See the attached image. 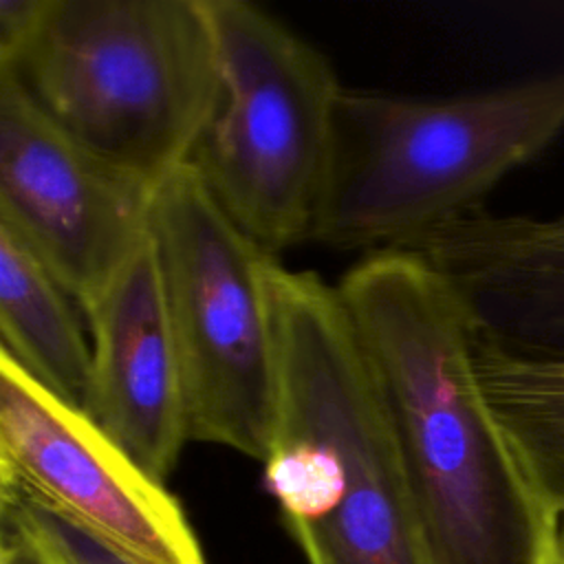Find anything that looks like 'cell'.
<instances>
[{
    "mask_svg": "<svg viewBox=\"0 0 564 564\" xmlns=\"http://www.w3.org/2000/svg\"><path fill=\"white\" fill-rule=\"evenodd\" d=\"M383 403L430 564H560V511L480 388L467 315L405 247L337 282Z\"/></svg>",
    "mask_w": 564,
    "mask_h": 564,
    "instance_id": "6da1fadb",
    "label": "cell"
},
{
    "mask_svg": "<svg viewBox=\"0 0 564 564\" xmlns=\"http://www.w3.org/2000/svg\"><path fill=\"white\" fill-rule=\"evenodd\" d=\"M278 410L264 485L306 564H430L401 456L337 284L271 271Z\"/></svg>",
    "mask_w": 564,
    "mask_h": 564,
    "instance_id": "7a4b0ae2",
    "label": "cell"
},
{
    "mask_svg": "<svg viewBox=\"0 0 564 564\" xmlns=\"http://www.w3.org/2000/svg\"><path fill=\"white\" fill-rule=\"evenodd\" d=\"M564 134V70L412 99L344 88L311 242L392 249L478 209Z\"/></svg>",
    "mask_w": 564,
    "mask_h": 564,
    "instance_id": "3957f363",
    "label": "cell"
},
{
    "mask_svg": "<svg viewBox=\"0 0 564 564\" xmlns=\"http://www.w3.org/2000/svg\"><path fill=\"white\" fill-rule=\"evenodd\" d=\"M0 75L73 141L154 189L189 165L220 93L205 0H51Z\"/></svg>",
    "mask_w": 564,
    "mask_h": 564,
    "instance_id": "277c9868",
    "label": "cell"
},
{
    "mask_svg": "<svg viewBox=\"0 0 564 564\" xmlns=\"http://www.w3.org/2000/svg\"><path fill=\"white\" fill-rule=\"evenodd\" d=\"M220 93L192 154L223 212L269 256L311 242L341 86L308 42L245 0H205Z\"/></svg>",
    "mask_w": 564,
    "mask_h": 564,
    "instance_id": "5b68a950",
    "label": "cell"
},
{
    "mask_svg": "<svg viewBox=\"0 0 564 564\" xmlns=\"http://www.w3.org/2000/svg\"><path fill=\"white\" fill-rule=\"evenodd\" d=\"M150 240L183 368L189 441L269 456L278 410L271 271L192 165L154 192Z\"/></svg>",
    "mask_w": 564,
    "mask_h": 564,
    "instance_id": "8992f818",
    "label": "cell"
},
{
    "mask_svg": "<svg viewBox=\"0 0 564 564\" xmlns=\"http://www.w3.org/2000/svg\"><path fill=\"white\" fill-rule=\"evenodd\" d=\"M154 192L64 134L0 75V223L84 315L148 240Z\"/></svg>",
    "mask_w": 564,
    "mask_h": 564,
    "instance_id": "52a82bcc",
    "label": "cell"
},
{
    "mask_svg": "<svg viewBox=\"0 0 564 564\" xmlns=\"http://www.w3.org/2000/svg\"><path fill=\"white\" fill-rule=\"evenodd\" d=\"M0 480L24 487L152 564H207L163 482L2 350Z\"/></svg>",
    "mask_w": 564,
    "mask_h": 564,
    "instance_id": "ba28073f",
    "label": "cell"
},
{
    "mask_svg": "<svg viewBox=\"0 0 564 564\" xmlns=\"http://www.w3.org/2000/svg\"><path fill=\"white\" fill-rule=\"evenodd\" d=\"M86 317L93 333L86 414L150 478L165 482L189 441V421L150 236Z\"/></svg>",
    "mask_w": 564,
    "mask_h": 564,
    "instance_id": "9c48e42d",
    "label": "cell"
},
{
    "mask_svg": "<svg viewBox=\"0 0 564 564\" xmlns=\"http://www.w3.org/2000/svg\"><path fill=\"white\" fill-rule=\"evenodd\" d=\"M403 247L445 282L474 339L520 357L564 359V214L474 209Z\"/></svg>",
    "mask_w": 564,
    "mask_h": 564,
    "instance_id": "30bf717a",
    "label": "cell"
},
{
    "mask_svg": "<svg viewBox=\"0 0 564 564\" xmlns=\"http://www.w3.org/2000/svg\"><path fill=\"white\" fill-rule=\"evenodd\" d=\"M70 302L31 247L0 223V350L53 394L86 412L93 348Z\"/></svg>",
    "mask_w": 564,
    "mask_h": 564,
    "instance_id": "8fae6325",
    "label": "cell"
},
{
    "mask_svg": "<svg viewBox=\"0 0 564 564\" xmlns=\"http://www.w3.org/2000/svg\"><path fill=\"white\" fill-rule=\"evenodd\" d=\"M474 366L489 408L524 469L564 511V359L502 352L471 337Z\"/></svg>",
    "mask_w": 564,
    "mask_h": 564,
    "instance_id": "7c38bea8",
    "label": "cell"
},
{
    "mask_svg": "<svg viewBox=\"0 0 564 564\" xmlns=\"http://www.w3.org/2000/svg\"><path fill=\"white\" fill-rule=\"evenodd\" d=\"M0 527L13 529L53 564H152L15 482L0 480Z\"/></svg>",
    "mask_w": 564,
    "mask_h": 564,
    "instance_id": "4fadbf2b",
    "label": "cell"
},
{
    "mask_svg": "<svg viewBox=\"0 0 564 564\" xmlns=\"http://www.w3.org/2000/svg\"><path fill=\"white\" fill-rule=\"evenodd\" d=\"M51 0H0V66L9 64L31 40Z\"/></svg>",
    "mask_w": 564,
    "mask_h": 564,
    "instance_id": "5bb4252c",
    "label": "cell"
},
{
    "mask_svg": "<svg viewBox=\"0 0 564 564\" xmlns=\"http://www.w3.org/2000/svg\"><path fill=\"white\" fill-rule=\"evenodd\" d=\"M0 564H53L42 551L13 529L0 527Z\"/></svg>",
    "mask_w": 564,
    "mask_h": 564,
    "instance_id": "9a60e30c",
    "label": "cell"
},
{
    "mask_svg": "<svg viewBox=\"0 0 564 564\" xmlns=\"http://www.w3.org/2000/svg\"><path fill=\"white\" fill-rule=\"evenodd\" d=\"M560 516H562V524H560V549H562V560H560V564H564V511H562Z\"/></svg>",
    "mask_w": 564,
    "mask_h": 564,
    "instance_id": "2e32d148",
    "label": "cell"
}]
</instances>
